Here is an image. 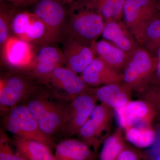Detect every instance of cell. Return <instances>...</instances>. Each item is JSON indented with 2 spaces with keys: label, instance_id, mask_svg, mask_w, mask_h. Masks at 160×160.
<instances>
[{
  "label": "cell",
  "instance_id": "cell-1",
  "mask_svg": "<svg viewBox=\"0 0 160 160\" xmlns=\"http://www.w3.org/2000/svg\"><path fill=\"white\" fill-rule=\"evenodd\" d=\"M25 105L36 121L40 129L48 136L61 129L69 104L38 87L27 97Z\"/></svg>",
  "mask_w": 160,
  "mask_h": 160
},
{
  "label": "cell",
  "instance_id": "cell-2",
  "mask_svg": "<svg viewBox=\"0 0 160 160\" xmlns=\"http://www.w3.org/2000/svg\"><path fill=\"white\" fill-rule=\"evenodd\" d=\"M105 22L97 12L72 3L64 33L66 37L91 45L102 35Z\"/></svg>",
  "mask_w": 160,
  "mask_h": 160
},
{
  "label": "cell",
  "instance_id": "cell-3",
  "mask_svg": "<svg viewBox=\"0 0 160 160\" xmlns=\"http://www.w3.org/2000/svg\"><path fill=\"white\" fill-rule=\"evenodd\" d=\"M36 82L37 81L33 78L17 71L1 78V111L6 114L18 105L21 101L27 98L30 93L38 88Z\"/></svg>",
  "mask_w": 160,
  "mask_h": 160
},
{
  "label": "cell",
  "instance_id": "cell-4",
  "mask_svg": "<svg viewBox=\"0 0 160 160\" xmlns=\"http://www.w3.org/2000/svg\"><path fill=\"white\" fill-rule=\"evenodd\" d=\"M3 124L15 137L37 140L51 148L53 146L51 137L41 130L26 105H18L6 113Z\"/></svg>",
  "mask_w": 160,
  "mask_h": 160
},
{
  "label": "cell",
  "instance_id": "cell-5",
  "mask_svg": "<svg viewBox=\"0 0 160 160\" xmlns=\"http://www.w3.org/2000/svg\"><path fill=\"white\" fill-rule=\"evenodd\" d=\"M158 60L144 46H139L130 54L122 74L123 83L131 89L142 87L157 69Z\"/></svg>",
  "mask_w": 160,
  "mask_h": 160
},
{
  "label": "cell",
  "instance_id": "cell-6",
  "mask_svg": "<svg viewBox=\"0 0 160 160\" xmlns=\"http://www.w3.org/2000/svg\"><path fill=\"white\" fill-rule=\"evenodd\" d=\"M41 84L54 96L66 102L71 101L91 88L80 76L64 66L56 68Z\"/></svg>",
  "mask_w": 160,
  "mask_h": 160
},
{
  "label": "cell",
  "instance_id": "cell-7",
  "mask_svg": "<svg viewBox=\"0 0 160 160\" xmlns=\"http://www.w3.org/2000/svg\"><path fill=\"white\" fill-rule=\"evenodd\" d=\"M157 0H126L122 10L123 23L140 46L148 23L158 13Z\"/></svg>",
  "mask_w": 160,
  "mask_h": 160
},
{
  "label": "cell",
  "instance_id": "cell-8",
  "mask_svg": "<svg viewBox=\"0 0 160 160\" xmlns=\"http://www.w3.org/2000/svg\"><path fill=\"white\" fill-rule=\"evenodd\" d=\"M97 98L89 91L78 96L67 106L60 130L68 135L78 134L96 106Z\"/></svg>",
  "mask_w": 160,
  "mask_h": 160
},
{
  "label": "cell",
  "instance_id": "cell-9",
  "mask_svg": "<svg viewBox=\"0 0 160 160\" xmlns=\"http://www.w3.org/2000/svg\"><path fill=\"white\" fill-rule=\"evenodd\" d=\"M64 65L62 50L53 45H47L36 48L30 65L21 72L41 83L56 68Z\"/></svg>",
  "mask_w": 160,
  "mask_h": 160
},
{
  "label": "cell",
  "instance_id": "cell-10",
  "mask_svg": "<svg viewBox=\"0 0 160 160\" xmlns=\"http://www.w3.org/2000/svg\"><path fill=\"white\" fill-rule=\"evenodd\" d=\"M32 12L45 23L59 42L64 33L68 11L61 0H38L35 3Z\"/></svg>",
  "mask_w": 160,
  "mask_h": 160
},
{
  "label": "cell",
  "instance_id": "cell-11",
  "mask_svg": "<svg viewBox=\"0 0 160 160\" xmlns=\"http://www.w3.org/2000/svg\"><path fill=\"white\" fill-rule=\"evenodd\" d=\"M36 48L25 40L12 36L1 48V58L5 65L22 72L30 65Z\"/></svg>",
  "mask_w": 160,
  "mask_h": 160
},
{
  "label": "cell",
  "instance_id": "cell-12",
  "mask_svg": "<svg viewBox=\"0 0 160 160\" xmlns=\"http://www.w3.org/2000/svg\"><path fill=\"white\" fill-rule=\"evenodd\" d=\"M62 50L65 67L78 74H81L96 57L91 45L69 38L63 41Z\"/></svg>",
  "mask_w": 160,
  "mask_h": 160
},
{
  "label": "cell",
  "instance_id": "cell-13",
  "mask_svg": "<svg viewBox=\"0 0 160 160\" xmlns=\"http://www.w3.org/2000/svg\"><path fill=\"white\" fill-rule=\"evenodd\" d=\"M115 110L120 126L125 129L149 125L154 114L151 104L141 100L129 101L125 106Z\"/></svg>",
  "mask_w": 160,
  "mask_h": 160
},
{
  "label": "cell",
  "instance_id": "cell-14",
  "mask_svg": "<svg viewBox=\"0 0 160 160\" xmlns=\"http://www.w3.org/2000/svg\"><path fill=\"white\" fill-rule=\"evenodd\" d=\"M80 76L88 86L93 87L123 82L122 74L95 57Z\"/></svg>",
  "mask_w": 160,
  "mask_h": 160
},
{
  "label": "cell",
  "instance_id": "cell-15",
  "mask_svg": "<svg viewBox=\"0 0 160 160\" xmlns=\"http://www.w3.org/2000/svg\"><path fill=\"white\" fill-rule=\"evenodd\" d=\"M101 35L104 40L128 54L140 46L122 21L105 22Z\"/></svg>",
  "mask_w": 160,
  "mask_h": 160
},
{
  "label": "cell",
  "instance_id": "cell-16",
  "mask_svg": "<svg viewBox=\"0 0 160 160\" xmlns=\"http://www.w3.org/2000/svg\"><path fill=\"white\" fill-rule=\"evenodd\" d=\"M131 89L123 82L90 88L89 91L101 103L115 110L125 106L130 101Z\"/></svg>",
  "mask_w": 160,
  "mask_h": 160
},
{
  "label": "cell",
  "instance_id": "cell-17",
  "mask_svg": "<svg viewBox=\"0 0 160 160\" xmlns=\"http://www.w3.org/2000/svg\"><path fill=\"white\" fill-rule=\"evenodd\" d=\"M91 47L95 56L110 67L119 72L125 69L130 54L104 39L95 41Z\"/></svg>",
  "mask_w": 160,
  "mask_h": 160
},
{
  "label": "cell",
  "instance_id": "cell-18",
  "mask_svg": "<svg viewBox=\"0 0 160 160\" xmlns=\"http://www.w3.org/2000/svg\"><path fill=\"white\" fill-rule=\"evenodd\" d=\"M12 144L26 160H55L51 148L39 141L14 136Z\"/></svg>",
  "mask_w": 160,
  "mask_h": 160
},
{
  "label": "cell",
  "instance_id": "cell-19",
  "mask_svg": "<svg viewBox=\"0 0 160 160\" xmlns=\"http://www.w3.org/2000/svg\"><path fill=\"white\" fill-rule=\"evenodd\" d=\"M126 0H77L73 2L77 6L97 12L105 22L121 21Z\"/></svg>",
  "mask_w": 160,
  "mask_h": 160
},
{
  "label": "cell",
  "instance_id": "cell-20",
  "mask_svg": "<svg viewBox=\"0 0 160 160\" xmlns=\"http://www.w3.org/2000/svg\"><path fill=\"white\" fill-rule=\"evenodd\" d=\"M93 154L89 145L83 141L67 139L56 146L55 160H89Z\"/></svg>",
  "mask_w": 160,
  "mask_h": 160
},
{
  "label": "cell",
  "instance_id": "cell-21",
  "mask_svg": "<svg viewBox=\"0 0 160 160\" xmlns=\"http://www.w3.org/2000/svg\"><path fill=\"white\" fill-rule=\"evenodd\" d=\"M22 39L30 43L36 48L54 45L58 42L45 23L36 16Z\"/></svg>",
  "mask_w": 160,
  "mask_h": 160
},
{
  "label": "cell",
  "instance_id": "cell-22",
  "mask_svg": "<svg viewBox=\"0 0 160 160\" xmlns=\"http://www.w3.org/2000/svg\"><path fill=\"white\" fill-rule=\"evenodd\" d=\"M150 125L134 126L125 129L126 139L133 146L141 149L152 146L155 140L156 134Z\"/></svg>",
  "mask_w": 160,
  "mask_h": 160
},
{
  "label": "cell",
  "instance_id": "cell-23",
  "mask_svg": "<svg viewBox=\"0 0 160 160\" xmlns=\"http://www.w3.org/2000/svg\"><path fill=\"white\" fill-rule=\"evenodd\" d=\"M126 147L122 131L119 128L104 140L100 152L99 160H117Z\"/></svg>",
  "mask_w": 160,
  "mask_h": 160
},
{
  "label": "cell",
  "instance_id": "cell-24",
  "mask_svg": "<svg viewBox=\"0 0 160 160\" xmlns=\"http://www.w3.org/2000/svg\"><path fill=\"white\" fill-rule=\"evenodd\" d=\"M142 46L154 55L160 46V15L158 14L148 23L144 32Z\"/></svg>",
  "mask_w": 160,
  "mask_h": 160
},
{
  "label": "cell",
  "instance_id": "cell-25",
  "mask_svg": "<svg viewBox=\"0 0 160 160\" xmlns=\"http://www.w3.org/2000/svg\"><path fill=\"white\" fill-rule=\"evenodd\" d=\"M1 1L0 5V46L4 44L12 36V22L16 11L14 7Z\"/></svg>",
  "mask_w": 160,
  "mask_h": 160
},
{
  "label": "cell",
  "instance_id": "cell-26",
  "mask_svg": "<svg viewBox=\"0 0 160 160\" xmlns=\"http://www.w3.org/2000/svg\"><path fill=\"white\" fill-rule=\"evenodd\" d=\"M36 17L33 12L23 11L16 13L11 25L12 36L22 39L29 26Z\"/></svg>",
  "mask_w": 160,
  "mask_h": 160
},
{
  "label": "cell",
  "instance_id": "cell-27",
  "mask_svg": "<svg viewBox=\"0 0 160 160\" xmlns=\"http://www.w3.org/2000/svg\"><path fill=\"white\" fill-rule=\"evenodd\" d=\"M112 109L101 103L96 106L89 117L97 126L102 134L109 127L113 114Z\"/></svg>",
  "mask_w": 160,
  "mask_h": 160
},
{
  "label": "cell",
  "instance_id": "cell-28",
  "mask_svg": "<svg viewBox=\"0 0 160 160\" xmlns=\"http://www.w3.org/2000/svg\"><path fill=\"white\" fill-rule=\"evenodd\" d=\"M0 160H26L12 150L8 138L2 132L0 138Z\"/></svg>",
  "mask_w": 160,
  "mask_h": 160
},
{
  "label": "cell",
  "instance_id": "cell-29",
  "mask_svg": "<svg viewBox=\"0 0 160 160\" xmlns=\"http://www.w3.org/2000/svg\"><path fill=\"white\" fill-rule=\"evenodd\" d=\"M117 160H141L138 152L126 147L119 155Z\"/></svg>",
  "mask_w": 160,
  "mask_h": 160
},
{
  "label": "cell",
  "instance_id": "cell-30",
  "mask_svg": "<svg viewBox=\"0 0 160 160\" xmlns=\"http://www.w3.org/2000/svg\"><path fill=\"white\" fill-rule=\"evenodd\" d=\"M151 93L153 96V99H156V103L160 108V89H155Z\"/></svg>",
  "mask_w": 160,
  "mask_h": 160
},
{
  "label": "cell",
  "instance_id": "cell-31",
  "mask_svg": "<svg viewBox=\"0 0 160 160\" xmlns=\"http://www.w3.org/2000/svg\"><path fill=\"white\" fill-rule=\"evenodd\" d=\"M38 0H18L17 4L16 6H25V5H30L36 2Z\"/></svg>",
  "mask_w": 160,
  "mask_h": 160
},
{
  "label": "cell",
  "instance_id": "cell-32",
  "mask_svg": "<svg viewBox=\"0 0 160 160\" xmlns=\"http://www.w3.org/2000/svg\"><path fill=\"white\" fill-rule=\"evenodd\" d=\"M155 56L158 59V61H160V46L154 52Z\"/></svg>",
  "mask_w": 160,
  "mask_h": 160
},
{
  "label": "cell",
  "instance_id": "cell-33",
  "mask_svg": "<svg viewBox=\"0 0 160 160\" xmlns=\"http://www.w3.org/2000/svg\"><path fill=\"white\" fill-rule=\"evenodd\" d=\"M1 1H3V2H12L13 4V6H16L17 4L18 0H1Z\"/></svg>",
  "mask_w": 160,
  "mask_h": 160
},
{
  "label": "cell",
  "instance_id": "cell-34",
  "mask_svg": "<svg viewBox=\"0 0 160 160\" xmlns=\"http://www.w3.org/2000/svg\"><path fill=\"white\" fill-rule=\"evenodd\" d=\"M63 2L68 3V4H72L77 0H61Z\"/></svg>",
  "mask_w": 160,
  "mask_h": 160
},
{
  "label": "cell",
  "instance_id": "cell-35",
  "mask_svg": "<svg viewBox=\"0 0 160 160\" xmlns=\"http://www.w3.org/2000/svg\"><path fill=\"white\" fill-rule=\"evenodd\" d=\"M157 9L158 12V13L160 15V0L158 1L157 5Z\"/></svg>",
  "mask_w": 160,
  "mask_h": 160
},
{
  "label": "cell",
  "instance_id": "cell-36",
  "mask_svg": "<svg viewBox=\"0 0 160 160\" xmlns=\"http://www.w3.org/2000/svg\"><path fill=\"white\" fill-rule=\"evenodd\" d=\"M157 69L158 71L159 74L160 76V61H158Z\"/></svg>",
  "mask_w": 160,
  "mask_h": 160
},
{
  "label": "cell",
  "instance_id": "cell-37",
  "mask_svg": "<svg viewBox=\"0 0 160 160\" xmlns=\"http://www.w3.org/2000/svg\"><path fill=\"white\" fill-rule=\"evenodd\" d=\"M155 160H160V153L158 155V156L157 157Z\"/></svg>",
  "mask_w": 160,
  "mask_h": 160
},
{
  "label": "cell",
  "instance_id": "cell-38",
  "mask_svg": "<svg viewBox=\"0 0 160 160\" xmlns=\"http://www.w3.org/2000/svg\"><path fill=\"white\" fill-rule=\"evenodd\" d=\"M89 160H93V158H92V159H90Z\"/></svg>",
  "mask_w": 160,
  "mask_h": 160
}]
</instances>
